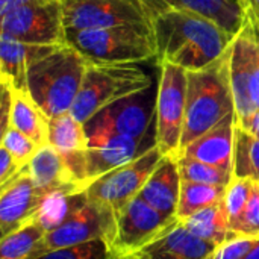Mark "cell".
Returning <instances> with one entry per match:
<instances>
[{
	"instance_id": "6da1fadb",
	"label": "cell",
	"mask_w": 259,
	"mask_h": 259,
	"mask_svg": "<svg viewBox=\"0 0 259 259\" xmlns=\"http://www.w3.org/2000/svg\"><path fill=\"white\" fill-rule=\"evenodd\" d=\"M149 17L158 65L171 64L187 71L212 64L231 47L237 35L214 20L190 11L165 9Z\"/></svg>"
},
{
	"instance_id": "7a4b0ae2",
	"label": "cell",
	"mask_w": 259,
	"mask_h": 259,
	"mask_svg": "<svg viewBox=\"0 0 259 259\" xmlns=\"http://www.w3.org/2000/svg\"><path fill=\"white\" fill-rule=\"evenodd\" d=\"M231 114H235V97L231 82L229 47L208 67L187 71V109L182 150Z\"/></svg>"
},
{
	"instance_id": "3957f363",
	"label": "cell",
	"mask_w": 259,
	"mask_h": 259,
	"mask_svg": "<svg viewBox=\"0 0 259 259\" xmlns=\"http://www.w3.org/2000/svg\"><path fill=\"white\" fill-rule=\"evenodd\" d=\"M88 61L68 42L35 61L27 71V93L50 120L70 112L83 82Z\"/></svg>"
},
{
	"instance_id": "277c9868",
	"label": "cell",
	"mask_w": 259,
	"mask_h": 259,
	"mask_svg": "<svg viewBox=\"0 0 259 259\" xmlns=\"http://www.w3.org/2000/svg\"><path fill=\"white\" fill-rule=\"evenodd\" d=\"M65 36L67 42L88 62L140 64L156 59V44L150 23L67 30Z\"/></svg>"
},
{
	"instance_id": "5b68a950",
	"label": "cell",
	"mask_w": 259,
	"mask_h": 259,
	"mask_svg": "<svg viewBox=\"0 0 259 259\" xmlns=\"http://www.w3.org/2000/svg\"><path fill=\"white\" fill-rule=\"evenodd\" d=\"M152 80L137 64L88 62L80 91L70 112L87 123L103 108L150 90Z\"/></svg>"
},
{
	"instance_id": "8992f818",
	"label": "cell",
	"mask_w": 259,
	"mask_h": 259,
	"mask_svg": "<svg viewBox=\"0 0 259 259\" xmlns=\"http://www.w3.org/2000/svg\"><path fill=\"white\" fill-rule=\"evenodd\" d=\"M155 97V143L164 156L179 159L187 109V70L171 64L159 65Z\"/></svg>"
},
{
	"instance_id": "52a82bcc",
	"label": "cell",
	"mask_w": 259,
	"mask_h": 259,
	"mask_svg": "<svg viewBox=\"0 0 259 259\" xmlns=\"http://www.w3.org/2000/svg\"><path fill=\"white\" fill-rule=\"evenodd\" d=\"M231 82L237 123L246 126L259 111V27L246 12L231 46Z\"/></svg>"
},
{
	"instance_id": "ba28073f",
	"label": "cell",
	"mask_w": 259,
	"mask_h": 259,
	"mask_svg": "<svg viewBox=\"0 0 259 259\" xmlns=\"http://www.w3.org/2000/svg\"><path fill=\"white\" fill-rule=\"evenodd\" d=\"M162 158L158 146H152L135 159L93 181L87 187L88 199L105 205L118 217L121 209L138 197Z\"/></svg>"
},
{
	"instance_id": "9c48e42d",
	"label": "cell",
	"mask_w": 259,
	"mask_h": 259,
	"mask_svg": "<svg viewBox=\"0 0 259 259\" xmlns=\"http://www.w3.org/2000/svg\"><path fill=\"white\" fill-rule=\"evenodd\" d=\"M152 123H155V103L146 90L103 108L83 124L90 146H93L111 137L144 141Z\"/></svg>"
},
{
	"instance_id": "30bf717a",
	"label": "cell",
	"mask_w": 259,
	"mask_h": 259,
	"mask_svg": "<svg viewBox=\"0 0 259 259\" xmlns=\"http://www.w3.org/2000/svg\"><path fill=\"white\" fill-rule=\"evenodd\" d=\"M115 229L117 215L105 205L88 199V203L73 217L44 235L32 259L52 250L79 246L94 240H105L111 247L115 238Z\"/></svg>"
},
{
	"instance_id": "8fae6325",
	"label": "cell",
	"mask_w": 259,
	"mask_h": 259,
	"mask_svg": "<svg viewBox=\"0 0 259 259\" xmlns=\"http://www.w3.org/2000/svg\"><path fill=\"white\" fill-rule=\"evenodd\" d=\"M0 32L32 46H61L67 30L61 0L44 5H26L0 15Z\"/></svg>"
},
{
	"instance_id": "7c38bea8",
	"label": "cell",
	"mask_w": 259,
	"mask_h": 259,
	"mask_svg": "<svg viewBox=\"0 0 259 259\" xmlns=\"http://www.w3.org/2000/svg\"><path fill=\"white\" fill-rule=\"evenodd\" d=\"M65 30L150 23L141 0H61Z\"/></svg>"
},
{
	"instance_id": "4fadbf2b",
	"label": "cell",
	"mask_w": 259,
	"mask_h": 259,
	"mask_svg": "<svg viewBox=\"0 0 259 259\" xmlns=\"http://www.w3.org/2000/svg\"><path fill=\"white\" fill-rule=\"evenodd\" d=\"M178 222V217L159 212L138 196L118 214L111 250L123 255L137 253Z\"/></svg>"
},
{
	"instance_id": "5bb4252c",
	"label": "cell",
	"mask_w": 259,
	"mask_h": 259,
	"mask_svg": "<svg viewBox=\"0 0 259 259\" xmlns=\"http://www.w3.org/2000/svg\"><path fill=\"white\" fill-rule=\"evenodd\" d=\"M46 194L33 184L26 170L0 188V237H6L33 219Z\"/></svg>"
},
{
	"instance_id": "9a60e30c",
	"label": "cell",
	"mask_w": 259,
	"mask_h": 259,
	"mask_svg": "<svg viewBox=\"0 0 259 259\" xmlns=\"http://www.w3.org/2000/svg\"><path fill=\"white\" fill-rule=\"evenodd\" d=\"M215 249L178 222L135 255L141 259H209Z\"/></svg>"
},
{
	"instance_id": "2e32d148",
	"label": "cell",
	"mask_w": 259,
	"mask_h": 259,
	"mask_svg": "<svg viewBox=\"0 0 259 259\" xmlns=\"http://www.w3.org/2000/svg\"><path fill=\"white\" fill-rule=\"evenodd\" d=\"M235 126L237 115H228L217 126L184 147L181 156H188L232 173Z\"/></svg>"
},
{
	"instance_id": "e0dca14e",
	"label": "cell",
	"mask_w": 259,
	"mask_h": 259,
	"mask_svg": "<svg viewBox=\"0 0 259 259\" xmlns=\"http://www.w3.org/2000/svg\"><path fill=\"white\" fill-rule=\"evenodd\" d=\"M56 46H32L0 32V77L9 90H27L29 67Z\"/></svg>"
},
{
	"instance_id": "ac0fdd59",
	"label": "cell",
	"mask_w": 259,
	"mask_h": 259,
	"mask_svg": "<svg viewBox=\"0 0 259 259\" xmlns=\"http://www.w3.org/2000/svg\"><path fill=\"white\" fill-rule=\"evenodd\" d=\"M144 141L129 137H111L90 146L85 156V171L88 185L108 171L135 159L150 147H143Z\"/></svg>"
},
{
	"instance_id": "d6986e66",
	"label": "cell",
	"mask_w": 259,
	"mask_h": 259,
	"mask_svg": "<svg viewBox=\"0 0 259 259\" xmlns=\"http://www.w3.org/2000/svg\"><path fill=\"white\" fill-rule=\"evenodd\" d=\"M147 14L178 9L190 11L208 17L228 29L232 33H238L243 26L244 12L237 0H141Z\"/></svg>"
},
{
	"instance_id": "ffe728a7",
	"label": "cell",
	"mask_w": 259,
	"mask_h": 259,
	"mask_svg": "<svg viewBox=\"0 0 259 259\" xmlns=\"http://www.w3.org/2000/svg\"><path fill=\"white\" fill-rule=\"evenodd\" d=\"M181 185L182 178L179 173L178 159L164 156L138 196L159 212L176 217Z\"/></svg>"
},
{
	"instance_id": "44dd1931",
	"label": "cell",
	"mask_w": 259,
	"mask_h": 259,
	"mask_svg": "<svg viewBox=\"0 0 259 259\" xmlns=\"http://www.w3.org/2000/svg\"><path fill=\"white\" fill-rule=\"evenodd\" d=\"M27 171L35 187L42 194H49L67 187H80L87 190L74 179L64 156L49 143L41 146L33 155L27 164Z\"/></svg>"
},
{
	"instance_id": "7402d4cb",
	"label": "cell",
	"mask_w": 259,
	"mask_h": 259,
	"mask_svg": "<svg viewBox=\"0 0 259 259\" xmlns=\"http://www.w3.org/2000/svg\"><path fill=\"white\" fill-rule=\"evenodd\" d=\"M88 203L87 190L67 187L46 194L33 219L44 228L46 234L61 226Z\"/></svg>"
},
{
	"instance_id": "603a6c76",
	"label": "cell",
	"mask_w": 259,
	"mask_h": 259,
	"mask_svg": "<svg viewBox=\"0 0 259 259\" xmlns=\"http://www.w3.org/2000/svg\"><path fill=\"white\" fill-rule=\"evenodd\" d=\"M9 127L23 132L39 147L49 143V118L33 102L27 90H11Z\"/></svg>"
},
{
	"instance_id": "cb8c5ba5",
	"label": "cell",
	"mask_w": 259,
	"mask_h": 259,
	"mask_svg": "<svg viewBox=\"0 0 259 259\" xmlns=\"http://www.w3.org/2000/svg\"><path fill=\"white\" fill-rule=\"evenodd\" d=\"M181 223L185 228H188L194 235L217 247L237 235L231 229L225 200H220L211 206L203 208L202 211L190 215Z\"/></svg>"
},
{
	"instance_id": "d4e9b609",
	"label": "cell",
	"mask_w": 259,
	"mask_h": 259,
	"mask_svg": "<svg viewBox=\"0 0 259 259\" xmlns=\"http://www.w3.org/2000/svg\"><path fill=\"white\" fill-rule=\"evenodd\" d=\"M49 144L53 146L62 156L85 152L90 147V138L85 124L71 112L49 120Z\"/></svg>"
},
{
	"instance_id": "484cf974",
	"label": "cell",
	"mask_w": 259,
	"mask_h": 259,
	"mask_svg": "<svg viewBox=\"0 0 259 259\" xmlns=\"http://www.w3.org/2000/svg\"><path fill=\"white\" fill-rule=\"evenodd\" d=\"M232 178L259 182V138L237 123Z\"/></svg>"
},
{
	"instance_id": "4316f807",
	"label": "cell",
	"mask_w": 259,
	"mask_h": 259,
	"mask_svg": "<svg viewBox=\"0 0 259 259\" xmlns=\"http://www.w3.org/2000/svg\"><path fill=\"white\" fill-rule=\"evenodd\" d=\"M44 235V228L35 219H30L14 232L2 237L0 259H32Z\"/></svg>"
},
{
	"instance_id": "83f0119b",
	"label": "cell",
	"mask_w": 259,
	"mask_h": 259,
	"mask_svg": "<svg viewBox=\"0 0 259 259\" xmlns=\"http://www.w3.org/2000/svg\"><path fill=\"white\" fill-rule=\"evenodd\" d=\"M225 193H226V187L182 181L181 197H179V203L176 209L178 220L182 222L188 219L190 215L202 211L203 208L223 200Z\"/></svg>"
},
{
	"instance_id": "f1b7e54d",
	"label": "cell",
	"mask_w": 259,
	"mask_h": 259,
	"mask_svg": "<svg viewBox=\"0 0 259 259\" xmlns=\"http://www.w3.org/2000/svg\"><path fill=\"white\" fill-rule=\"evenodd\" d=\"M179 173L182 181L190 182H199V184H208V185H220L228 187L232 181V173L226 171L223 168H219L215 165L188 158L181 156L178 159Z\"/></svg>"
},
{
	"instance_id": "f546056e",
	"label": "cell",
	"mask_w": 259,
	"mask_h": 259,
	"mask_svg": "<svg viewBox=\"0 0 259 259\" xmlns=\"http://www.w3.org/2000/svg\"><path fill=\"white\" fill-rule=\"evenodd\" d=\"M253 184L255 182L250 179L232 178L231 184L226 187L223 200H225V206H226V211L229 215L231 229H234V226L240 222V219L249 203Z\"/></svg>"
},
{
	"instance_id": "4dcf8cb0",
	"label": "cell",
	"mask_w": 259,
	"mask_h": 259,
	"mask_svg": "<svg viewBox=\"0 0 259 259\" xmlns=\"http://www.w3.org/2000/svg\"><path fill=\"white\" fill-rule=\"evenodd\" d=\"M111 247L105 240H94L79 246L47 252L35 259H108Z\"/></svg>"
},
{
	"instance_id": "1f68e13d",
	"label": "cell",
	"mask_w": 259,
	"mask_h": 259,
	"mask_svg": "<svg viewBox=\"0 0 259 259\" xmlns=\"http://www.w3.org/2000/svg\"><path fill=\"white\" fill-rule=\"evenodd\" d=\"M0 147L6 149L17 161H20L24 165H27L30 162L33 155L39 149V146L33 140H30L27 135H24L23 132L17 131L14 127H8L2 134V146Z\"/></svg>"
},
{
	"instance_id": "d6a6232c",
	"label": "cell",
	"mask_w": 259,
	"mask_h": 259,
	"mask_svg": "<svg viewBox=\"0 0 259 259\" xmlns=\"http://www.w3.org/2000/svg\"><path fill=\"white\" fill-rule=\"evenodd\" d=\"M234 234L250 237V238H259V184L255 182L252 187L249 203L240 219V222L232 229Z\"/></svg>"
},
{
	"instance_id": "836d02e7",
	"label": "cell",
	"mask_w": 259,
	"mask_h": 259,
	"mask_svg": "<svg viewBox=\"0 0 259 259\" xmlns=\"http://www.w3.org/2000/svg\"><path fill=\"white\" fill-rule=\"evenodd\" d=\"M258 240L259 238L235 235L226 243L220 244L209 259H243L258 243Z\"/></svg>"
},
{
	"instance_id": "e575fe53",
	"label": "cell",
	"mask_w": 259,
	"mask_h": 259,
	"mask_svg": "<svg viewBox=\"0 0 259 259\" xmlns=\"http://www.w3.org/2000/svg\"><path fill=\"white\" fill-rule=\"evenodd\" d=\"M27 165L17 161L6 149L0 147V188L20 176Z\"/></svg>"
},
{
	"instance_id": "d590c367",
	"label": "cell",
	"mask_w": 259,
	"mask_h": 259,
	"mask_svg": "<svg viewBox=\"0 0 259 259\" xmlns=\"http://www.w3.org/2000/svg\"><path fill=\"white\" fill-rule=\"evenodd\" d=\"M53 0H0V15L26 5H44Z\"/></svg>"
},
{
	"instance_id": "8d00e7d4",
	"label": "cell",
	"mask_w": 259,
	"mask_h": 259,
	"mask_svg": "<svg viewBox=\"0 0 259 259\" xmlns=\"http://www.w3.org/2000/svg\"><path fill=\"white\" fill-rule=\"evenodd\" d=\"M243 12L250 15L259 27V0H238Z\"/></svg>"
},
{
	"instance_id": "74e56055",
	"label": "cell",
	"mask_w": 259,
	"mask_h": 259,
	"mask_svg": "<svg viewBox=\"0 0 259 259\" xmlns=\"http://www.w3.org/2000/svg\"><path fill=\"white\" fill-rule=\"evenodd\" d=\"M108 259H141V258H140L138 255H135V253H132V255H123V253H118V252L111 250L109 258Z\"/></svg>"
},
{
	"instance_id": "f35d334b",
	"label": "cell",
	"mask_w": 259,
	"mask_h": 259,
	"mask_svg": "<svg viewBox=\"0 0 259 259\" xmlns=\"http://www.w3.org/2000/svg\"><path fill=\"white\" fill-rule=\"evenodd\" d=\"M243 259H259V240L258 243L252 247V250H250Z\"/></svg>"
},
{
	"instance_id": "ab89813d",
	"label": "cell",
	"mask_w": 259,
	"mask_h": 259,
	"mask_svg": "<svg viewBox=\"0 0 259 259\" xmlns=\"http://www.w3.org/2000/svg\"><path fill=\"white\" fill-rule=\"evenodd\" d=\"M237 2H238V0H237Z\"/></svg>"
},
{
	"instance_id": "60d3db41",
	"label": "cell",
	"mask_w": 259,
	"mask_h": 259,
	"mask_svg": "<svg viewBox=\"0 0 259 259\" xmlns=\"http://www.w3.org/2000/svg\"><path fill=\"white\" fill-rule=\"evenodd\" d=\"M258 184H259V182H258Z\"/></svg>"
}]
</instances>
